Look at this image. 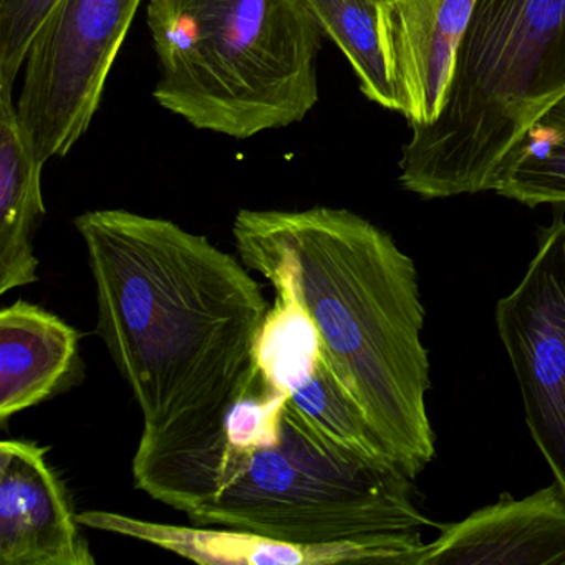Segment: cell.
<instances>
[{
  "label": "cell",
  "instance_id": "cell-1",
  "mask_svg": "<svg viewBox=\"0 0 565 565\" xmlns=\"http://www.w3.org/2000/svg\"><path fill=\"white\" fill-rule=\"evenodd\" d=\"M97 333L141 413L134 482L190 515L220 491L227 422L259 379L273 303L239 257L173 221L127 210L75 217Z\"/></svg>",
  "mask_w": 565,
  "mask_h": 565
},
{
  "label": "cell",
  "instance_id": "cell-2",
  "mask_svg": "<svg viewBox=\"0 0 565 565\" xmlns=\"http://www.w3.org/2000/svg\"><path fill=\"white\" fill-rule=\"evenodd\" d=\"M233 236L250 273L284 284L302 303L340 382L415 479L435 458V433L412 257L388 233L339 207L241 210Z\"/></svg>",
  "mask_w": 565,
  "mask_h": 565
},
{
  "label": "cell",
  "instance_id": "cell-3",
  "mask_svg": "<svg viewBox=\"0 0 565 565\" xmlns=\"http://www.w3.org/2000/svg\"><path fill=\"white\" fill-rule=\"evenodd\" d=\"M153 97L236 140L302 121L319 102L322 29L306 0H148Z\"/></svg>",
  "mask_w": 565,
  "mask_h": 565
},
{
  "label": "cell",
  "instance_id": "cell-4",
  "mask_svg": "<svg viewBox=\"0 0 565 565\" xmlns=\"http://www.w3.org/2000/svg\"><path fill=\"white\" fill-rule=\"evenodd\" d=\"M565 95V0H476L433 124L412 127L399 183L426 200L494 190L505 154Z\"/></svg>",
  "mask_w": 565,
  "mask_h": 565
},
{
  "label": "cell",
  "instance_id": "cell-5",
  "mask_svg": "<svg viewBox=\"0 0 565 565\" xmlns=\"http://www.w3.org/2000/svg\"><path fill=\"white\" fill-rule=\"evenodd\" d=\"M412 481L330 445L286 402L276 436L231 455L220 491L188 518L296 544L375 541L433 525Z\"/></svg>",
  "mask_w": 565,
  "mask_h": 565
},
{
  "label": "cell",
  "instance_id": "cell-6",
  "mask_svg": "<svg viewBox=\"0 0 565 565\" xmlns=\"http://www.w3.org/2000/svg\"><path fill=\"white\" fill-rule=\"evenodd\" d=\"M141 0H61L25 58L19 125L42 163L87 134Z\"/></svg>",
  "mask_w": 565,
  "mask_h": 565
},
{
  "label": "cell",
  "instance_id": "cell-7",
  "mask_svg": "<svg viewBox=\"0 0 565 565\" xmlns=\"http://www.w3.org/2000/svg\"><path fill=\"white\" fill-rule=\"evenodd\" d=\"M495 326L511 360L525 422L555 484L565 494V221L541 230L521 282L495 306Z\"/></svg>",
  "mask_w": 565,
  "mask_h": 565
},
{
  "label": "cell",
  "instance_id": "cell-8",
  "mask_svg": "<svg viewBox=\"0 0 565 565\" xmlns=\"http://www.w3.org/2000/svg\"><path fill=\"white\" fill-rule=\"evenodd\" d=\"M270 286L276 300L257 343L263 382L286 393L296 415L330 445L375 465L399 466L330 365L302 303L284 284Z\"/></svg>",
  "mask_w": 565,
  "mask_h": 565
},
{
  "label": "cell",
  "instance_id": "cell-9",
  "mask_svg": "<svg viewBox=\"0 0 565 565\" xmlns=\"http://www.w3.org/2000/svg\"><path fill=\"white\" fill-rule=\"evenodd\" d=\"M78 521L84 527L147 542L206 565H412L423 547L419 532H398L366 542L296 544L241 529L161 524L120 512L85 511Z\"/></svg>",
  "mask_w": 565,
  "mask_h": 565
},
{
  "label": "cell",
  "instance_id": "cell-10",
  "mask_svg": "<svg viewBox=\"0 0 565 565\" xmlns=\"http://www.w3.org/2000/svg\"><path fill=\"white\" fill-rule=\"evenodd\" d=\"M29 439L0 443V565H95L67 488Z\"/></svg>",
  "mask_w": 565,
  "mask_h": 565
},
{
  "label": "cell",
  "instance_id": "cell-11",
  "mask_svg": "<svg viewBox=\"0 0 565 565\" xmlns=\"http://www.w3.org/2000/svg\"><path fill=\"white\" fill-rule=\"evenodd\" d=\"M439 531L412 565H565V494L552 484L524 499L502 495Z\"/></svg>",
  "mask_w": 565,
  "mask_h": 565
},
{
  "label": "cell",
  "instance_id": "cell-12",
  "mask_svg": "<svg viewBox=\"0 0 565 565\" xmlns=\"http://www.w3.org/2000/svg\"><path fill=\"white\" fill-rule=\"evenodd\" d=\"M476 0H383V29L399 114L409 128L433 124L451 85L456 52Z\"/></svg>",
  "mask_w": 565,
  "mask_h": 565
},
{
  "label": "cell",
  "instance_id": "cell-13",
  "mask_svg": "<svg viewBox=\"0 0 565 565\" xmlns=\"http://www.w3.org/2000/svg\"><path fill=\"white\" fill-rule=\"evenodd\" d=\"M77 330L41 306L0 310V422L52 398L78 356Z\"/></svg>",
  "mask_w": 565,
  "mask_h": 565
},
{
  "label": "cell",
  "instance_id": "cell-14",
  "mask_svg": "<svg viewBox=\"0 0 565 565\" xmlns=\"http://www.w3.org/2000/svg\"><path fill=\"white\" fill-rule=\"evenodd\" d=\"M42 168L22 134L12 92L0 90V296L41 279L34 234L45 214Z\"/></svg>",
  "mask_w": 565,
  "mask_h": 565
},
{
  "label": "cell",
  "instance_id": "cell-15",
  "mask_svg": "<svg viewBox=\"0 0 565 565\" xmlns=\"http://www.w3.org/2000/svg\"><path fill=\"white\" fill-rule=\"evenodd\" d=\"M306 4L323 35L349 58L362 94L399 114L383 29V0H306Z\"/></svg>",
  "mask_w": 565,
  "mask_h": 565
},
{
  "label": "cell",
  "instance_id": "cell-16",
  "mask_svg": "<svg viewBox=\"0 0 565 565\" xmlns=\"http://www.w3.org/2000/svg\"><path fill=\"white\" fill-rule=\"evenodd\" d=\"M492 191L525 206H565V95L505 154Z\"/></svg>",
  "mask_w": 565,
  "mask_h": 565
},
{
  "label": "cell",
  "instance_id": "cell-17",
  "mask_svg": "<svg viewBox=\"0 0 565 565\" xmlns=\"http://www.w3.org/2000/svg\"><path fill=\"white\" fill-rule=\"evenodd\" d=\"M61 0H0V90L14 92L29 47Z\"/></svg>",
  "mask_w": 565,
  "mask_h": 565
}]
</instances>
